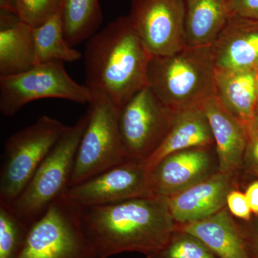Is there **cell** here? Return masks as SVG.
<instances>
[{
	"label": "cell",
	"instance_id": "1",
	"mask_svg": "<svg viewBox=\"0 0 258 258\" xmlns=\"http://www.w3.org/2000/svg\"><path fill=\"white\" fill-rule=\"evenodd\" d=\"M85 231L101 258L122 252L154 253L177 229L168 198L130 199L100 206L81 208Z\"/></svg>",
	"mask_w": 258,
	"mask_h": 258
},
{
	"label": "cell",
	"instance_id": "2",
	"mask_svg": "<svg viewBox=\"0 0 258 258\" xmlns=\"http://www.w3.org/2000/svg\"><path fill=\"white\" fill-rule=\"evenodd\" d=\"M152 57L128 15L120 17L88 40L83 56L86 86L120 108L147 86Z\"/></svg>",
	"mask_w": 258,
	"mask_h": 258
},
{
	"label": "cell",
	"instance_id": "3",
	"mask_svg": "<svg viewBox=\"0 0 258 258\" xmlns=\"http://www.w3.org/2000/svg\"><path fill=\"white\" fill-rule=\"evenodd\" d=\"M215 74L210 46L186 47L172 55L152 57L147 86L167 108L177 111L215 96Z\"/></svg>",
	"mask_w": 258,
	"mask_h": 258
},
{
	"label": "cell",
	"instance_id": "4",
	"mask_svg": "<svg viewBox=\"0 0 258 258\" xmlns=\"http://www.w3.org/2000/svg\"><path fill=\"white\" fill-rule=\"evenodd\" d=\"M87 122L86 113L76 124L69 126L37 168L26 187L9 204L19 218L30 227L69 189L76 153Z\"/></svg>",
	"mask_w": 258,
	"mask_h": 258
},
{
	"label": "cell",
	"instance_id": "5",
	"mask_svg": "<svg viewBox=\"0 0 258 258\" xmlns=\"http://www.w3.org/2000/svg\"><path fill=\"white\" fill-rule=\"evenodd\" d=\"M119 112V107L106 95L93 91L69 187L127 161L118 128Z\"/></svg>",
	"mask_w": 258,
	"mask_h": 258
},
{
	"label": "cell",
	"instance_id": "6",
	"mask_svg": "<svg viewBox=\"0 0 258 258\" xmlns=\"http://www.w3.org/2000/svg\"><path fill=\"white\" fill-rule=\"evenodd\" d=\"M18 258H101L85 231L81 208L62 195L30 228Z\"/></svg>",
	"mask_w": 258,
	"mask_h": 258
},
{
	"label": "cell",
	"instance_id": "7",
	"mask_svg": "<svg viewBox=\"0 0 258 258\" xmlns=\"http://www.w3.org/2000/svg\"><path fill=\"white\" fill-rule=\"evenodd\" d=\"M69 125L44 115L13 134L5 144L0 171V202L18 198Z\"/></svg>",
	"mask_w": 258,
	"mask_h": 258
},
{
	"label": "cell",
	"instance_id": "8",
	"mask_svg": "<svg viewBox=\"0 0 258 258\" xmlns=\"http://www.w3.org/2000/svg\"><path fill=\"white\" fill-rule=\"evenodd\" d=\"M92 98L91 88L71 79L62 62L35 64L20 74L0 76V111L5 116L37 100L59 98L88 104Z\"/></svg>",
	"mask_w": 258,
	"mask_h": 258
},
{
	"label": "cell",
	"instance_id": "9",
	"mask_svg": "<svg viewBox=\"0 0 258 258\" xmlns=\"http://www.w3.org/2000/svg\"><path fill=\"white\" fill-rule=\"evenodd\" d=\"M174 111L147 86L120 108L118 128L127 161L144 162L170 128Z\"/></svg>",
	"mask_w": 258,
	"mask_h": 258
},
{
	"label": "cell",
	"instance_id": "10",
	"mask_svg": "<svg viewBox=\"0 0 258 258\" xmlns=\"http://www.w3.org/2000/svg\"><path fill=\"white\" fill-rule=\"evenodd\" d=\"M128 16L152 57L186 47L184 0H132Z\"/></svg>",
	"mask_w": 258,
	"mask_h": 258
},
{
	"label": "cell",
	"instance_id": "11",
	"mask_svg": "<svg viewBox=\"0 0 258 258\" xmlns=\"http://www.w3.org/2000/svg\"><path fill=\"white\" fill-rule=\"evenodd\" d=\"M64 195L81 208L151 196L149 171L144 162L126 161L71 186Z\"/></svg>",
	"mask_w": 258,
	"mask_h": 258
},
{
	"label": "cell",
	"instance_id": "12",
	"mask_svg": "<svg viewBox=\"0 0 258 258\" xmlns=\"http://www.w3.org/2000/svg\"><path fill=\"white\" fill-rule=\"evenodd\" d=\"M208 148H195L171 154L149 171L151 196L170 198L214 173Z\"/></svg>",
	"mask_w": 258,
	"mask_h": 258
},
{
	"label": "cell",
	"instance_id": "13",
	"mask_svg": "<svg viewBox=\"0 0 258 258\" xmlns=\"http://www.w3.org/2000/svg\"><path fill=\"white\" fill-rule=\"evenodd\" d=\"M232 175L217 171L175 196L168 198L169 209L177 225L200 221L225 208L232 190Z\"/></svg>",
	"mask_w": 258,
	"mask_h": 258
},
{
	"label": "cell",
	"instance_id": "14",
	"mask_svg": "<svg viewBox=\"0 0 258 258\" xmlns=\"http://www.w3.org/2000/svg\"><path fill=\"white\" fill-rule=\"evenodd\" d=\"M202 106L211 127L218 171L233 175L244 164L247 143L246 123L227 111L215 95L204 101Z\"/></svg>",
	"mask_w": 258,
	"mask_h": 258
},
{
	"label": "cell",
	"instance_id": "15",
	"mask_svg": "<svg viewBox=\"0 0 258 258\" xmlns=\"http://www.w3.org/2000/svg\"><path fill=\"white\" fill-rule=\"evenodd\" d=\"M210 47L216 69H254L258 64V22L231 17Z\"/></svg>",
	"mask_w": 258,
	"mask_h": 258
},
{
	"label": "cell",
	"instance_id": "16",
	"mask_svg": "<svg viewBox=\"0 0 258 258\" xmlns=\"http://www.w3.org/2000/svg\"><path fill=\"white\" fill-rule=\"evenodd\" d=\"M213 144L211 127L203 106L189 107L174 112L165 137L144 163L150 171L171 154L195 148H209Z\"/></svg>",
	"mask_w": 258,
	"mask_h": 258
},
{
	"label": "cell",
	"instance_id": "17",
	"mask_svg": "<svg viewBox=\"0 0 258 258\" xmlns=\"http://www.w3.org/2000/svg\"><path fill=\"white\" fill-rule=\"evenodd\" d=\"M177 230L195 236L218 258H252L243 230L227 208L205 220L177 225Z\"/></svg>",
	"mask_w": 258,
	"mask_h": 258
},
{
	"label": "cell",
	"instance_id": "18",
	"mask_svg": "<svg viewBox=\"0 0 258 258\" xmlns=\"http://www.w3.org/2000/svg\"><path fill=\"white\" fill-rule=\"evenodd\" d=\"M35 64L33 28L1 10L0 76L20 74Z\"/></svg>",
	"mask_w": 258,
	"mask_h": 258
},
{
	"label": "cell",
	"instance_id": "19",
	"mask_svg": "<svg viewBox=\"0 0 258 258\" xmlns=\"http://www.w3.org/2000/svg\"><path fill=\"white\" fill-rule=\"evenodd\" d=\"M186 47L211 46L231 18L230 0H184Z\"/></svg>",
	"mask_w": 258,
	"mask_h": 258
},
{
	"label": "cell",
	"instance_id": "20",
	"mask_svg": "<svg viewBox=\"0 0 258 258\" xmlns=\"http://www.w3.org/2000/svg\"><path fill=\"white\" fill-rule=\"evenodd\" d=\"M215 96L227 111L247 123L257 112L254 69H216Z\"/></svg>",
	"mask_w": 258,
	"mask_h": 258
},
{
	"label": "cell",
	"instance_id": "21",
	"mask_svg": "<svg viewBox=\"0 0 258 258\" xmlns=\"http://www.w3.org/2000/svg\"><path fill=\"white\" fill-rule=\"evenodd\" d=\"M35 64L50 62H76L81 52L71 47L64 35L61 10L33 28Z\"/></svg>",
	"mask_w": 258,
	"mask_h": 258
},
{
	"label": "cell",
	"instance_id": "22",
	"mask_svg": "<svg viewBox=\"0 0 258 258\" xmlns=\"http://www.w3.org/2000/svg\"><path fill=\"white\" fill-rule=\"evenodd\" d=\"M64 35L71 47L89 40L102 23L99 0H62Z\"/></svg>",
	"mask_w": 258,
	"mask_h": 258
},
{
	"label": "cell",
	"instance_id": "23",
	"mask_svg": "<svg viewBox=\"0 0 258 258\" xmlns=\"http://www.w3.org/2000/svg\"><path fill=\"white\" fill-rule=\"evenodd\" d=\"M31 227L19 218L9 204L0 202V258H18Z\"/></svg>",
	"mask_w": 258,
	"mask_h": 258
},
{
	"label": "cell",
	"instance_id": "24",
	"mask_svg": "<svg viewBox=\"0 0 258 258\" xmlns=\"http://www.w3.org/2000/svg\"><path fill=\"white\" fill-rule=\"evenodd\" d=\"M147 258H218L195 236L176 229L165 246Z\"/></svg>",
	"mask_w": 258,
	"mask_h": 258
},
{
	"label": "cell",
	"instance_id": "25",
	"mask_svg": "<svg viewBox=\"0 0 258 258\" xmlns=\"http://www.w3.org/2000/svg\"><path fill=\"white\" fill-rule=\"evenodd\" d=\"M14 13L35 28L61 10L62 0H13Z\"/></svg>",
	"mask_w": 258,
	"mask_h": 258
},
{
	"label": "cell",
	"instance_id": "26",
	"mask_svg": "<svg viewBox=\"0 0 258 258\" xmlns=\"http://www.w3.org/2000/svg\"><path fill=\"white\" fill-rule=\"evenodd\" d=\"M247 126V143L244 164L256 172L258 171V113H256Z\"/></svg>",
	"mask_w": 258,
	"mask_h": 258
},
{
	"label": "cell",
	"instance_id": "27",
	"mask_svg": "<svg viewBox=\"0 0 258 258\" xmlns=\"http://www.w3.org/2000/svg\"><path fill=\"white\" fill-rule=\"evenodd\" d=\"M226 205L231 215L244 221L250 220L252 212L244 193L237 190H231L227 195Z\"/></svg>",
	"mask_w": 258,
	"mask_h": 258
},
{
	"label": "cell",
	"instance_id": "28",
	"mask_svg": "<svg viewBox=\"0 0 258 258\" xmlns=\"http://www.w3.org/2000/svg\"><path fill=\"white\" fill-rule=\"evenodd\" d=\"M231 16L258 22V0H230Z\"/></svg>",
	"mask_w": 258,
	"mask_h": 258
},
{
	"label": "cell",
	"instance_id": "29",
	"mask_svg": "<svg viewBox=\"0 0 258 258\" xmlns=\"http://www.w3.org/2000/svg\"><path fill=\"white\" fill-rule=\"evenodd\" d=\"M243 230L251 257L258 258V220L249 230Z\"/></svg>",
	"mask_w": 258,
	"mask_h": 258
},
{
	"label": "cell",
	"instance_id": "30",
	"mask_svg": "<svg viewBox=\"0 0 258 258\" xmlns=\"http://www.w3.org/2000/svg\"><path fill=\"white\" fill-rule=\"evenodd\" d=\"M244 195L248 202L251 211L258 216V180L249 185Z\"/></svg>",
	"mask_w": 258,
	"mask_h": 258
},
{
	"label": "cell",
	"instance_id": "31",
	"mask_svg": "<svg viewBox=\"0 0 258 258\" xmlns=\"http://www.w3.org/2000/svg\"><path fill=\"white\" fill-rule=\"evenodd\" d=\"M254 72H255L256 89H257V112L258 113V64L254 68Z\"/></svg>",
	"mask_w": 258,
	"mask_h": 258
},
{
	"label": "cell",
	"instance_id": "32",
	"mask_svg": "<svg viewBox=\"0 0 258 258\" xmlns=\"http://www.w3.org/2000/svg\"><path fill=\"white\" fill-rule=\"evenodd\" d=\"M257 175H258V171H257Z\"/></svg>",
	"mask_w": 258,
	"mask_h": 258
}]
</instances>
